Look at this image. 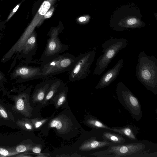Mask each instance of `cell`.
I'll return each mask as SVG.
<instances>
[{"label": "cell", "instance_id": "obj_1", "mask_svg": "<svg viewBox=\"0 0 157 157\" xmlns=\"http://www.w3.org/2000/svg\"><path fill=\"white\" fill-rule=\"evenodd\" d=\"M137 80L154 94H157V59L154 55H147L144 51L138 55L136 67Z\"/></svg>", "mask_w": 157, "mask_h": 157}, {"label": "cell", "instance_id": "obj_2", "mask_svg": "<svg viewBox=\"0 0 157 157\" xmlns=\"http://www.w3.org/2000/svg\"><path fill=\"white\" fill-rule=\"evenodd\" d=\"M145 144L142 143L114 144L104 150L91 154L97 157H147L148 154Z\"/></svg>", "mask_w": 157, "mask_h": 157}, {"label": "cell", "instance_id": "obj_3", "mask_svg": "<svg viewBox=\"0 0 157 157\" xmlns=\"http://www.w3.org/2000/svg\"><path fill=\"white\" fill-rule=\"evenodd\" d=\"M128 44V40L123 38H112L104 42L102 45V54L97 60L93 75H101L112 60Z\"/></svg>", "mask_w": 157, "mask_h": 157}, {"label": "cell", "instance_id": "obj_4", "mask_svg": "<svg viewBox=\"0 0 157 157\" xmlns=\"http://www.w3.org/2000/svg\"><path fill=\"white\" fill-rule=\"evenodd\" d=\"M77 59V56L69 53L61 54L48 60L40 62L41 72L46 78L70 71Z\"/></svg>", "mask_w": 157, "mask_h": 157}, {"label": "cell", "instance_id": "obj_5", "mask_svg": "<svg viewBox=\"0 0 157 157\" xmlns=\"http://www.w3.org/2000/svg\"><path fill=\"white\" fill-rule=\"evenodd\" d=\"M115 91L119 101L132 117L137 121L141 120L143 113L140 103L138 98L121 81L117 83Z\"/></svg>", "mask_w": 157, "mask_h": 157}, {"label": "cell", "instance_id": "obj_6", "mask_svg": "<svg viewBox=\"0 0 157 157\" xmlns=\"http://www.w3.org/2000/svg\"><path fill=\"white\" fill-rule=\"evenodd\" d=\"M63 29V27L61 25L50 29L48 33L49 38L41 56L40 62L48 60L68 49V46L62 43L58 36Z\"/></svg>", "mask_w": 157, "mask_h": 157}, {"label": "cell", "instance_id": "obj_7", "mask_svg": "<svg viewBox=\"0 0 157 157\" xmlns=\"http://www.w3.org/2000/svg\"><path fill=\"white\" fill-rule=\"evenodd\" d=\"M97 48L77 56L78 59L74 66L70 71L68 78L71 82L85 79L95 58Z\"/></svg>", "mask_w": 157, "mask_h": 157}, {"label": "cell", "instance_id": "obj_8", "mask_svg": "<svg viewBox=\"0 0 157 157\" xmlns=\"http://www.w3.org/2000/svg\"><path fill=\"white\" fill-rule=\"evenodd\" d=\"M56 1L44 0L30 23L13 44L15 49L18 50L22 49L26 40L34 31L36 27H38L39 23L42 17L51 7L53 6Z\"/></svg>", "mask_w": 157, "mask_h": 157}, {"label": "cell", "instance_id": "obj_9", "mask_svg": "<svg viewBox=\"0 0 157 157\" xmlns=\"http://www.w3.org/2000/svg\"><path fill=\"white\" fill-rule=\"evenodd\" d=\"M10 78L17 82H21L44 78L40 67L20 64L13 69Z\"/></svg>", "mask_w": 157, "mask_h": 157}, {"label": "cell", "instance_id": "obj_10", "mask_svg": "<svg viewBox=\"0 0 157 157\" xmlns=\"http://www.w3.org/2000/svg\"><path fill=\"white\" fill-rule=\"evenodd\" d=\"M38 48L37 35L34 31L26 40L19 53L18 59L22 63H29L36 53Z\"/></svg>", "mask_w": 157, "mask_h": 157}, {"label": "cell", "instance_id": "obj_11", "mask_svg": "<svg viewBox=\"0 0 157 157\" xmlns=\"http://www.w3.org/2000/svg\"><path fill=\"white\" fill-rule=\"evenodd\" d=\"M124 62V59H121L112 68L106 71L101 77L95 89H103L110 85L118 75Z\"/></svg>", "mask_w": 157, "mask_h": 157}, {"label": "cell", "instance_id": "obj_12", "mask_svg": "<svg viewBox=\"0 0 157 157\" xmlns=\"http://www.w3.org/2000/svg\"><path fill=\"white\" fill-rule=\"evenodd\" d=\"M54 79L44 80L36 86L33 93L34 102H40L44 100L48 90Z\"/></svg>", "mask_w": 157, "mask_h": 157}, {"label": "cell", "instance_id": "obj_13", "mask_svg": "<svg viewBox=\"0 0 157 157\" xmlns=\"http://www.w3.org/2000/svg\"><path fill=\"white\" fill-rule=\"evenodd\" d=\"M96 138V137H93L86 141L79 147V150L89 151L115 144L106 140L99 141Z\"/></svg>", "mask_w": 157, "mask_h": 157}, {"label": "cell", "instance_id": "obj_14", "mask_svg": "<svg viewBox=\"0 0 157 157\" xmlns=\"http://www.w3.org/2000/svg\"><path fill=\"white\" fill-rule=\"evenodd\" d=\"M48 125V128H56L63 133L67 132L71 126L70 121L67 118H63L60 116L52 119Z\"/></svg>", "mask_w": 157, "mask_h": 157}, {"label": "cell", "instance_id": "obj_15", "mask_svg": "<svg viewBox=\"0 0 157 157\" xmlns=\"http://www.w3.org/2000/svg\"><path fill=\"white\" fill-rule=\"evenodd\" d=\"M65 86V84L61 79L57 78L54 79L48 90L42 102V104H46Z\"/></svg>", "mask_w": 157, "mask_h": 157}, {"label": "cell", "instance_id": "obj_16", "mask_svg": "<svg viewBox=\"0 0 157 157\" xmlns=\"http://www.w3.org/2000/svg\"><path fill=\"white\" fill-rule=\"evenodd\" d=\"M110 130L117 132L131 140H137L136 135L138 133V130L137 127L135 126L127 125L122 127H113L111 128Z\"/></svg>", "mask_w": 157, "mask_h": 157}, {"label": "cell", "instance_id": "obj_17", "mask_svg": "<svg viewBox=\"0 0 157 157\" xmlns=\"http://www.w3.org/2000/svg\"><path fill=\"white\" fill-rule=\"evenodd\" d=\"M103 140L109 141L115 144L125 143V139L121 134L106 131L103 133L101 136Z\"/></svg>", "mask_w": 157, "mask_h": 157}, {"label": "cell", "instance_id": "obj_18", "mask_svg": "<svg viewBox=\"0 0 157 157\" xmlns=\"http://www.w3.org/2000/svg\"><path fill=\"white\" fill-rule=\"evenodd\" d=\"M86 124L88 126L95 129H106L110 130L111 129V127L104 124L101 120L92 116L86 119Z\"/></svg>", "mask_w": 157, "mask_h": 157}, {"label": "cell", "instance_id": "obj_19", "mask_svg": "<svg viewBox=\"0 0 157 157\" xmlns=\"http://www.w3.org/2000/svg\"><path fill=\"white\" fill-rule=\"evenodd\" d=\"M68 91V87L65 86L62 88L53 98V99H56L55 101L56 109L58 108L65 102L67 98Z\"/></svg>", "mask_w": 157, "mask_h": 157}, {"label": "cell", "instance_id": "obj_20", "mask_svg": "<svg viewBox=\"0 0 157 157\" xmlns=\"http://www.w3.org/2000/svg\"><path fill=\"white\" fill-rule=\"evenodd\" d=\"M49 118L42 119L37 118L33 119L32 121V123L34 128L36 129H38L41 128L42 126L47 122Z\"/></svg>", "mask_w": 157, "mask_h": 157}, {"label": "cell", "instance_id": "obj_21", "mask_svg": "<svg viewBox=\"0 0 157 157\" xmlns=\"http://www.w3.org/2000/svg\"><path fill=\"white\" fill-rule=\"evenodd\" d=\"M54 9V6H52L51 7L41 19L39 24L38 27L41 25L44 20L51 17L53 13Z\"/></svg>", "mask_w": 157, "mask_h": 157}, {"label": "cell", "instance_id": "obj_22", "mask_svg": "<svg viewBox=\"0 0 157 157\" xmlns=\"http://www.w3.org/2000/svg\"><path fill=\"white\" fill-rule=\"evenodd\" d=\"M138 22L137 19L135 18H130L126 21L127 27H139L136 25Z\"/></svg>", "mask_w": 157, "mask_h": 157}, {"label": "cell", "instance_id": "obj_23", "mask_svg": "<svg viewBox=\"0 0 157 157\" xmlns=\"http://www.w3.org/2000/svg\"><path fill=\"white\" fill-rule=\"evenodd\" d=\"M16 107L17 109L20 111L23 110L25 109V103L22 98H19L18 100L16 103Z\"/></svg>", "mask_w": 157, "mask_h": 157}, {"label": "cell", "instance_id": "obj_24", "mask_svg": "<svg viewBox=\"0 0 157 157\" xmlns=\"http://www.w3.org/2000/svg\"><path fill=\"white\" fill-rule=\"evenodd\" d=\"M31 148L29 147H27L23 145H21L18 146L16 148V151L18 152H25Z\"/></svg>", "mask_w": 157, "mask_h": 157}, {"label": "cell", "instance_id": "obj_25", "mask_svg": "<svg viewBox=\"0 0 157 157\" xmlns=\"http://www.w3.org/2000/svg\"><path fill=\"white\" fill-rule=\"evenodd\" d=\"M21 3L22 2L17 4L13 9L6 19V21H8L15 14V12L18 10Z\"/></svg>", "mask_w": 157, "mask_h": 157}, {"label": "cell", "instance_id": "obj_26", "mask_svg": "<svg viewBox=\"0 0 157 157\" xmlns=\"http://www.w3.org/2000/svg\"><path fill=\"white\" fill-rule=\"evenodd\" d=\"M7 81L5 75L0 70V87L2 86Z\"/></svg>", "mask_w": 157, "mask_h": 157}, {"label": "cell", "instance_id": "obj_27", "mask_svg": "<svg viewBox=\"0 0 157 157\" xmlns=\"http://www.w3.org/2000/svg\"><path fill=\"white\" fill-rule=\"evenodd\" d=\"M41 147L40 146H35L32 148V151L33 152L38 154L41 152Z\"/></svg>", "mask_w": 157, "mask_h": 157}, {"label": "cell", "instance_id": "obj_28", "mask_svg": "<svg viewBox=\"0 0 157 157\" xmlns=\"http://www.w3.org/2000/svg\"><path fill=\"white\" fill-rule=\"evenodd\" d=\"M24 126L26 128L29 130H33L34 128L33 125L31 122H26L24 124Z\"/></svg>", "mask_w": 157, "mask_h": 157}, {"label": "cell", "instance_id": "obj_29", "mask_svg": "<svg viewBox=\"0 0 157 157\" xmlns=\"http://www.w3.org/2000/svg\"><path fill=\"white\" fill-rule=\"evenodd\" d=\"M9 153L7 150L0 148V155L4 156H6L9 155Z\"/></svg>", "mask_w": 157, "mask_h": 157}, {"label": "cell", "instance_id": "obj_30", "mask_svg": "<svg viewBox=\"0 0 157 157\" xmlns=\"http://www.w3.org/2000/svg\"><path fill=\"white\" fill-rule=\"evenodd\" d=\"M0 114L4 118H7L8 117V115L6 112L1 106H0Z\"/></svg>", "mask_w": 157, "mask_h": 157}, {"label": "cell", "instance_id": "obj_31", "mask_svg": "<svg viewBox=\"0 0 157 157\" xmlns=\"http://www.w3.org/2000/svg\"><path fill=\"white\" fill-rule=\"evenodd\" d=\"M86 20V18L85 16L80 17L78 19V21L81 23H83L85 22Z\"/></svg>", "mask_w": 157, "mask_h": 157}, {"label": "cell", "instance_id": "obj_32", "mask_svg": "<svg viewBox=\"0 0 157 157\" xmlns=\"http://www.w3.org/2000/svg\"><path fill=\"white\" fill-rule=\"evenodd\" d=\"M37 157H48L50 156V154L46 153H41L36 154Z\"/></svg>", "mask_w": 157, "mask_h": 157}, {"label": "cell", "instance_id": "obj_33", "mask_svg": "<svg viewBox=\"0 0 157 157\" xmlns=\"http://www.w3.org/2000/svg\"><path fill=\"white\" fill-rule=\"evenodd\" d=\"M3 38L2 34L0 33V44Z\"/></svg>", "mask_w": 157, "mask_h": 157}, {"label": "cell", "instance_id": "obj_34", "mask_svg": "<svg viewBox=\"0 0 157 157\" xmlns=\"http://www.w3.org/2000/svg\"><path fill=\"white\" fill-rule=\"evenodd\" d=\"M1 0H0V1Z\"/></svg>", "mask_w": 157, "mask_h": 157}]
</instances>
